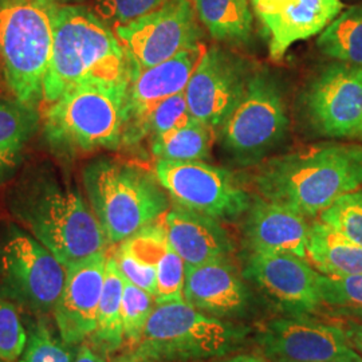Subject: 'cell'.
Instances as JSON below:
<instances>
[{"instance_id": "cell-1", "label": "cell", "mask_w": 362, "mask_h": 362, "mask_svg": "<svg viewBox=\"0 0 362 362\" xmlns=\"http://www.w3.org/2000/svg\"><path fill=\"white\" fill-rule=\"evenodd\" d=\"M4 203L13 220L65 267L107 250V238L90 204L50 163L23 169Z\"/></svg>"}, {"instance_id": "cell-2", "label": "cell", "mask_w": 362, "mask_h": 362, "mask_svg": "<svg viewBox=\"0 0 362 362\" xmlns=\"http://www.w3.org/2000/svg\"><path fill=\"white\" fill-rule=\"evenodd\" d=\"M262 197L305 218L320 215L362 187V146L320 144L269 160L255 176Z\"/></svg>"}, {"instance_id": "cell-3", "label": "cell", "mask_w": 362, "mask_h": 362, "mask_svg": "<svg viewBox=\"0 0 362 362\" xmlns=\"http://www.w3.org/2000/svg\"><path fill=\"white\" fill-rule=\"evenodd\" d=\"M133 73L112 27L86 6H58L43 101L52 104L67 89L81 83L130 82Z\"/></svg>"}, {"instance_id": "cell-4", "label": "cell", "mask_w": 362, "mask_h": 362, "mask_svg": "<svg viewBox=\"0 0 362 362\" xmlns=\"http://www.w3.org/2000/svg\"><path fill=\"white\" fill-rule=\"evenodd\" d=\"M88 202L109 245H119L169 209L155 173L113 158H95L82 172Z\"/></svg>"}, {"instance_id": "cell-5", "label": "cell", "mask_w": 362, "mask_h": 362, "mask_svg": "<svg viewBox=\"0 0 362 362\" xmlns=\"http://www.w3.org/2000/svg\"><path fill=\"white\" fill-rule=\"evenodd\" d=\"M128 85L81 83L67 89L45 115V136L52 151L74 157L119 148Z\"/></svg>"}, {"instance_id": "cell-6", "label": "cell", "mask_w": 362, "mask_h": 362, "mask_svg": "<svg viewBox=\"0 0 362 362\" xmlns=\"http://www.w3.org/2000/svg\"><path fill=\"white\" fill-rule=\"evenodd\" d=\"M59 0H0V67L8 89L38 106L50 65Z\"/></svg>"}, {"instance_id": "cell-7", "label": "cell", "mask_w": 362, "mask_h": 362, "mask_svg": "<svg viewBox=\"0 0 362 362\" xmlns=\"http://www.w3.org/2000/svg\"><path fill=\"white\" fill-rule=\"evenodd\" d=\"M245 329L184 302L156 305L134 350L156 362H188L224 356Z\"/></svg>"}, {"instance_id": "cell-8", "label": "cell", "mask_w": 362, "mask_h": 362, "mask_svg": "<svg viewBox=\"0 0 362 362\" xmlns=\"http://www.w3.org/2000/svg\"><path fill=\"white\" fill-rule=\"evenodd\" d=\"M66 267L46 247L16 224L0 240V298L28 315L49 317L65 287Z\"/></svg>"}, {"instance_id": "cell-9", "label": "cell", "mask_w": 362, "mask_h": 362, "mask_svg": "<svg viewBox=\"0 0 362 362\" xmlns=\"http://www.w3.org/2000/svg\"><path fill=\"white\" fill-rule=\"evenodd\" d=\"M288 127L284 94L267 73L250 76L246 90L220 128L224 149L251 164L284 140Z\"/></svg>"}, {"instance_id": "cell-10", "label": "cell", "mask_w": 362, "mask_h": 362, "mask_svg": "<svg viewBox=\"0 0 362 362\" xmlns=\"http://www.w3.org/2000/svg\"><path fill=\"white\" fill-rule=\"evenodd\" d=\"M155 175L176 206L214 219H236L251 204L250 194L233 172L204 161L158 158Z\"/></svg>"}, {"instance_id": "cell-11", "label": "cell", "mask_w": 362, "mask_h": 362, "mask_svg": "<svg viewBox=\"0 0 362 362\" xmlns=\"http://www.w3.org/2000/svg\"><path fill=\"white\" fill-rule=\"evenodd\" d=\"M115 34L137 73L200 43L202 30L191 0H167L155 11L116 27Z\"/></svg>"}, {"instance_id": "cell-12", "label": "cell", "mask_w": 362, "mask_h": 362, "mask_svg": "<svg viewBox=\"0 0 362 362\" xmlns=\"http://www.w3.org/2000/svg\"><path fill=\"white\" fill-rule=\"evenodd\" d=\"M259 345L272 362H362L345 329L299 315L269 322Z\"/></svg>"}, {"instance_id": "cell-13", "label": "cell", "mask_w": 362, "mask_h": 362, "mask_svg": "<svg viewBox=\"0 0 362 362\" xmlns=\"http://www.w3.org/2000/svg\"><path fill=\"white\" fill-rule=\"evenodd\" d=\"M248 79L240 58L216 46L208 49L184 91L189 115L212 129L221 128L240 101Z\"/></svg>"}, {"instance_id": "cell-14", "label": "cell", "mask_w": 362, "mask_h": 362, "mask_svg": "<svg viewBox=\"0 0 362 362\" xmlns=\"http://www.w3.org/2000/svg\"><path fill=\"white\" fill-rule=\"evenodd\" d=\"M306 106L313 125L325 136L357 137L362 128V66H327L311 82Z\"/></svg>"}, {"instance_id": "cell-15", "label": "cell", "mask_w": 362, "mask_h": 362, "mask_svg": "<svg viewBox=\"0 0 362 362\" xmlns=\"http://www.w3.org/2000/svg\"><path fill=\"white\" fill-rule=\"evenodd\" d=\"M243 276L294 315H305L322 303L320 274L297 255L250 252Z\"/></svg>"}, {"instance_id": "cell-16", "label": "cell", "mask_w": 362, "mask_h": 362, "mask_svg": "<svg viewBox=\"0 0 362 362\" xmlns=\"http://www.w3.org/2000/svg\"><path fill=\"white\" fill-rule=\"evenodd\" d=\"M106 262L105 251L66 267L65 287L52 315L59 336L73 348L86 342L95 330Z\"/></svg>"}, {"instance_id": "cell-17", "label": "cell", "mask_w": 362, "mask_h": 362, "mask_svg": "<svg viewBox=\"0 0 362 362\" xmlns=\"http://www.w3.org/2000/svg\"><path fill=\"white\" fill-rule=\"evenodd\" d=\"M206 50L202 43H197L163 64L132 76L124 106L122 136L137 127L156 105L185 91Z\"/></svg>"}, {"instance_id": "cell-18", "label": "cell", "mask_w": 362, "mask_h": 362, "mask_svg": "<svg viewBox=\"0 0 362 362\" xmlns=\"http://www.w3.org/2000/svg\"><path fill=\"white\" fill-rule=\"evenodd\" d=\"M309 227L296 209L257 197L247 209L245 243L251 252H282L308 258Z\"/></svg>"}, {"instance_id": "cell-19", "label": "cell", "mask_w": 362, "mask_h": 362, "mask_svg": "<svg viewBox=\"0 0 362 362\" xmlns=\"http://www.w3.org/2000/svg\"><path fill=\"white\" fill-rule=\"evenodd\" d=\"M184 300L208 315L233 318L246 313L248 290L227 259L185 264Z\"/></svg>"}, {"instance_id": "cell-20", "label": "cell", "mask_w": 362, "mask_h": 362, "mask_svg": "<svg viewBox=\"0 0 362 362\" xmlns=\"http://www.w3.org/2000/svg\"><path fill=\"white\" fill-rule=\"evenodd\" d=\"M164 228L172 247L188 266L227 259L233 250L230 235L219 220L185 208L165 212Z\"/></svg>"}, {"instance_id": "cell-21", "label": "cell", "mask_w": 362, "mask_h": 362, "mask_svg": "<svg viewBox=\"0 0 362 362\" xmlns=\"http://www.w3.org/2000/svg\"><path fill=\"white\" fill-rule=\"evenodd\" d=\"M342 8L341 0H290L279 13L260 18L270 34L272 59H281L299 40L321 34Z\"/></svg>"}, {"instance_id": "cell-22", "label": "cell", "mask_w": 362, "mask_h": 362, "mask_svg": "<svg viewBox=\"0 0 362 362\" xmlns=\"http://www.w3.org/2000/svg\"><path fill=\"white\" fill-rule=\"evenodd\" d=\"M40 124L37 106L0 98V185L13 179Z\"/></svg>"}, {"instance_id": "cell-23", "label": "cell", "mask_w": 362, "mask_h": 362, "mask_svg": "<svg viewBox=\"0 0 362 362\" xmlns=\"http://www.w3.org/2000/svg\"><path fill=\"white\" fill-rule=\"evenodd\" d=\"M308 258L324 275L362 274V247L321 220L309 227Z\"/></svg>"}, {"instance_id": "cell-24", "label": "cell", "mask_w": 362, "mask_h": 362, "mask_svg": "<svg viewBox=\"0 0 362 362\" xmlns=\"http://www.w3.org/2000/svg\"><path fill=\"white\" fill-rule=\"evenodd\" d=\"M125 278L117 266L113 255L107 257L105 270L104 288L98 306L95 330L90 345L104 356L116 353L125 342L122 327V294Z\"/></svg>"}, {"instance_id": "cell-25", "label": "cell", "mask_w": 362, "mask_h": 362, "mask_svg": "<svg viewBox=\"0 0 362 362\" xmlns=\"http://www.w3.org/2000/svg\"><path fill=\"white\" fill-rule=\"evenodd\" d=\"M194 10L212 38L230 45H242L251 38L248 0H194Z\"/></svg>"}, {"instance_id": "cell-26", "label": "cell", "mask_w": 362, "mask_h": 362, "mask_svg": "<svg viewBox=\"0 0 362 362\" xmlns=\"http://www.w3.org/2000/svg\"><path fill=\"white\" fill-rule=\"evenodd\" d=\"M214 130L192 119L180 128L169 130L152 139V153L161 160L203 161L209 157Z\"/></svg>"}, {"instance_id": "cell-27", "label": "cell", "mask_w": 362, "mask_h": 362, "mask_svg": "<svg viewBox=\"0 0 362 362\" xmlns=\"http://www.w3.org/2000/svg\"><path fill=\"white\" fill-rule=\"evenodd\" d=\"M317 45L338 62L362 66V4L338 15L320 34Z\"/></svg>"}, {"instance_id": "cell-28", "label": "cell", "mask_w": 362, "mask_h": 362, "mask_svg": "<svg viewBox=\"0 0 362 362\" xmlns=\"http://www.w3.org/2000/svg\"><path fill=\"white\" fill-rule=\"evenodd\" d=\"M27 345L18 362H74L76 349L67 345L57 327L52 329L49 317L28 315Z\"/></svg>"}, {"instance_id": "cell-29", "label": "cell", "mask_w": 362, "mask_h": 362, "mask_svg": "<svg viewBox=\"0 0 362 362\" xmlns=\"http://www.w3.org/2000/svg\"><path fill=\"white\" fill-rule=\"evenodd\" d=\"M192 119L189 115L185 94L180 93L156 105L143 121L122 136V144L136 145L146 137H156L169 130L180 128Z\"/></svg>"}, {"instance_id": "cell-30", "label": "cell", "mask_w": 362, "mask_h": 362, "mask_svg": "<svg viewBox=\"0 0 362 362\" xmlns=\"http://www.w3.org/2000/svg\"><path fill=\"white\" fill-rule=\"evenodd\" d=\"M155 297L125 279L122 294L124 338L134 349L143 338L145 326L155 309Z\"/></svg>"}, {"instance_id": "cell-31", "label": "cell", "mask_w": 362, "mask_h": 362, "mask_svg": "<svg viewBox=\"0 0 362 362\" xmlns=\"http://www.w3.org/2000/svg\"><path fill=\"white\" fill-rule=\"evenodd\" d=\"M320 220L362 247V191L342 194L320 214Z\"/></svg>"}, {"instance_id": "cell-32", "label": "cell", "mask_w": 362, "mask_h": 362, "mask_svg": "<svg viewBox=\"0 0 362 362\" xmlns=\"http://www.w3.org/2000/svg\"><path fill=\"white\" fill-rule=\"evenodd\" d=\"M318 286L325 305L362 314V274L344 276L320 274Z\"/></svg>"}, {"instance_id": "cell-33", "label": "cell", "mask_w": 362, "mask_h": 362, "mask_svg": "<svg viewBox=\"0 0 362 362\" xmlns=\"http://www.w3.org/2000/svg\"><path fill=\"white\" fill-rule=\"evenodd\" d=\"M27 345L26 324L19 308L0 298V361L18 362Z\"/></svg>"}, {"instance_id": "cell-34", "label": "cell", "mask_w": 362, "mask_h": 362, "mask_svg": "<svg viewBox=\"0 0 362 362\" xmlns=\"http://www.w3.org/2000/svg\"><path fill=\"white\" fill-rule=\"evenodd\" d=\"M156 305L169 302H184L185 263L180 255L169 246L157 263Z\"/></svg>"}, {"instance_id": "cell-35", "label": "cell", "mask_w": 362, "mask_h": 362, "mask_svg": "<svg viewBox=\"0 0 362 362\" xmlns=\"http://www.w3.org/2000/svg\"><path fill=\"white\" fill-rule=\"evenodd\" d=\"M167 0H90V8L113 30L161 7Z\"/></svg>"}, {"instance_id": "cell-36", "label": "cell", "mask_w": 362, "mask_h": 362, "mask_svg": "<svg viewBox=\"0 0 362 362\" xmlns=\"http://www.w3.org/2000/svg\"><path fill=\"white\" fill-rule=\"evenodd\" d=\"M119 245L125 247L133 257L145 263L157 266L160 258L168 250L169 242L164 224H148Z\"/></svg>"}, {"instance_id": "cell-37", "label": "cell", "mask_w": 362, "mask_h": 362, "mask_svg": "<svg viewBox=\"0 0 362 362\" xmlns=\"http://www.w3.org/2000/svg\"><path fill=\"white\" fill-rule=\"evenodd\" d=\"M113 258L116 259L119 272L128 282L143 288L144 291L156 297V291H157V267L156 266L145 263L143 260L133 257L122 245H118L115 250Z\"/></svg>"}, {"instance_id": "cell-38", "label": "cell", "mask_w": 362, "mask_h": 362, "mask_svg": "<svg viewBox=\"0 0 362 362\" xmlns=\"http://www.w3.org/2000/svg\"><path fill=\"white\" fill-rule=\"evenodd\" d=\"M290 0H251L259 19L267 15L279 13Z\"/></svg>"}, {"instance_id": "cell-39", "label": "cell", "mask_w": 362, "mask_h": 362, "mask_svg": "<svg viewBox=\"0 0 362 362\" xmlns=\"http://www.w3.org/2000/svg\"><path fill=\"white\" fill-rule=\"evenodd\" d=\"M74 362H107L106 356L94 349L90 344H81L76 349Z\"/></svg>"}, {"instance_id": "cell-40", "label": "cell", "mask_w": 362, "mask_h": 362, "mask_svg": "<svg viewBox=\"0 0 362 362\" xmlns=\"http://www.w3.org/2000/svg\"><path fill=\"white\" fill-rule=\"evenodd\" d=\"M345 332L349 337L350 344L354 350L362 357V324L350 322L348 327H345Z\"/></svg>"}, {"instance_id": "cell-41", "label": "cell", "mask_w": 362, "mask_h": 362, "mask_svg": "<svg viewBox=\"0 0 362 362\" xmlns=\"http://www.w3.org/2000/svg\"><path fill=\"white\" fill-rule=\"evenodd\" d=\"M110 362H156L151 358H148L146 356H144L141 353H139L137 350H132L128 353H124V354H119L115 357Z\"/></svg>"}, {"instance_id": "cell-42", "label": "cell", "mask_w": 362, "mask_h": 362, "mask_svg": "<svg viewBox=\"0 0 362 362\" xmlns=\"http://www.w3.org/2000/svg\"><path fill=\"white\" fill-rule=\"evenodd\" d=\"M218 362H269L262 357L258 356H251V354H239V356H235L231 358H227V360H223V361Z\"/></svg>"}, {"instance_id": "cell-43", "label": "cell", "mask_w": 362, "mask_h": 362, "mask_svg": "<svg viewBox=\"0 0 362 362\" xmlns=\"http://www.w3.org/2000/svg\"><path fill=\"white\" fill-rule=\"evenodd\" d=\"M82 0H59V3L62 4H81Z\"/></svg>"}, {"instance_id": "cell-44", "label": "cell", "mask_w": 362, "mask_h": 362, "mask_svg": "<svg viewBox=\"0 0 362 362\" xmlns=\"http://www.w3.org/2000/svg\"><path fill=\"white\" fill-rule=\"evenodd\" d=\"M357 137H361L362 139V128L361 130H360V133H358V136H357Z\"/></svg>"}, {"instance_id": "cell-45", "label": "cell", "mask_w": 362, "mask_h": 362, "mask_svg": "<svg viewBox=\"0 0 362 362\" xmlns=\"http://www.w3.org/2000/svg\"><path fill=\"white\" fill-rule=\"evenodd\" d=\"M0 362H1V361H0Z\"/></svg>"}]
</instances>
